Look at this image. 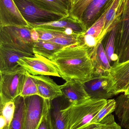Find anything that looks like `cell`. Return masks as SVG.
<instances>
[{"label":"cell","mask_w":129,"mask_h":129,"mask_svg":"<svg viewBox=\"0 0 129 129\" xmlns=\"http://www.w3.org/2000/svg\"><path fill=\"white\" fill-rule=\"evenodd\" d=\"M124 0H114L105 18V31L107 33L113 23L121 16Z\"/></svg>","instance_id":"26"},{"label":"cell","mask_w":129,"mask_h":129,"mask_svg":"<svg viewBox=\"0 0 129 129\" xmlns=\"http://www.w3.org/2000/svg\"><path fill=\"white\" fill-rule=\"evenodd\" d=\"M7 26L33 28L24 19L13 0H0V27Z\"/></svg>","instance_id":"9"},{"label":"cell","mask_w":129,"mask_h":129,"mask_svg":"<svg viewBox=\"0 0 129 129\" xmlns=\"http://www.w3.org/2000/svg\"><path fill=\"white\" fill-rule=\"evenodd\" d=\"M17 63L29 74L33 76H53L61 77L57 68L52 61L39 54L24 57L19 59Z\"/></svg>","instance_id":"7"},{"label":"cell","mask_w":129,"mask_h":129,"mask_svg":"<svg viewBox=\"0 0 129 129\" xmlns=\"http://www.w3.org/2000/svg\"><path fill=\"white\" fill-rule=\"evenodd\" d=\"M24 99L25 111L23 129H38L44 114L45 99L34 95Z\"/></svg>","instance_id":"8"},{"label":"cell","mask_w":129,"mask_h":129,"mask_svg":"<svg viewBox=\"0 0 129 129\" xmlns=\"http://www.w3.org/2000/svg\"><path fill=\"white\" fill-rule=\"evenodd\" d=\"M70 104L63 95L50 101L49 114L52 129H66L63 110Z\"/></svg>","instance_id":"16"},{"label":"cell","mask_w":129,"mask_h":129,"mask_svg":"<svg viewBox=\"0 0 129 129\" xmlns=\"http://www.w3.org/2000/svg\"><path fill=\"white\" fill-rule=\"evenodd\" d=\"M13 1L24 19L31 25L54 22L68 16L45 10L30 0Z\"/></svg>","instance_id":"5"},{"label":"cell","mask_w":129,"mask_h":129,"mask_svg":"<svg viewBox=\"0 0 129 129\" xmlns=\"http://www.w3.org/2000/svg\"><path fill=\"white\" fill-rule=\"evenodd\" d=\"M34 54L24 53L0 45V71L10 70L19 66V59Z\"/></svg>","instance_id":"19"},{"label":"cell","mask_w":129,"mask_h":129,"mask_svg":"<svg viewBox=\"0 0 129 129\" xmlns=\"http://www.w3.org/2000/svg\"><path fill=\"white\" fill-rule=\"evenodd\" d=\"M93 0H79L69 9V16L81 21L84 11Z\"/></svg>","instance_id":"29"},{"label":"cell","mask_w":129,"mask_h":129,"mask_svg":"<svg viewBox=\"0 0 129 129\" xmlns=\"http://www.w3.org/2000/svg\"><path fill=\"white\" fill-rule=\"evenodd\" d=\"M41 7L69 16V6L63 0H30Z\"/></svg>","instance_id":"23"},{"label":"cell","mask_w":129,"mask_h":129,"mask_svg":"<svg viewBox=\"0 0 129 129\" xmlns=\"http://www.w3.org/2000/svg\"><path fill=\"white\" fill-rule=\"evenodd\" d=\"M79 1V0H69V9H70V8L72 7L73 5H74Z\"/></svg>","instance_id":"36"},{"label":"cell","mask_w":129,"mask_h":129,"mask_svg":"<svg viewBox=\"0 0 129 129\" xmlns=\"http://www.w3.org/2000/svg\"><path fill=\"white\" fill-rule=\"evenodd\" d=\"M116 99H108L105 106L101 109L97 114L94 117L91 123H98L113 112H115L116 108Z\"/></svg>","instance_id":"28"},{"label":"cell","mask_w":129,"mask_h":129,"mask_svg":"<svg viewBox=\"0 0 129 129\" xmlns=\"http://www.w3.org/2000/svg\"><path fill=\"white\" fill-rule=\"evenodd\" d=\"M33 28L50 29L64 32L68 35H81L86 31L82 22L74 19L69 16L61 19L44 23L32 25Z\"/></svg>","instance_id":"12"},{"label":"cell","mask_w":129,"mask_h":129,"mask_svg":"<svg viewBox=\"0 0 129 129\" xmlns=\"http://www.w3.org/2000/svg\"><path fill=\"white\" fill-rule=\"evenodd\" d=\"M116 95L124 93L129 84V60L114 64L108 70Z\"/></svg>","instance_id":"14"},{"label":"cell","mask_w":129,"mask_h":129,"mask_svg":"<svg viewBox=\"0 0 129 129\" xmlns=\"http://www.w3.org/2000/svg\"><path fill=\"white\" fill-rule=\"evenodd\" d=\"M27 71L21 66L0 71V105L20 96Z\"/></svg>","instance_id":"3"},{"label":"cell","mask_w":129,"mask_h":129,"mask_svg":"<svg viewBox=\"0 0 129 129\" xmlns=\"http://www.w3.org/2000/svg\"><path fill=\"white\" fill-rule=\"evenodd\" d=\"M31 35L32 39L34 43L38 41L39 40V35L35 28H33L31 29Z\"/></svg>","instance_id":"34"},{"label":"cell","mask_w":129,"mask_h":129,"mask_svg":"<svg viewBox=\"0 0 129 129\" xmlns=\"http://www.w3.org/2000/svg\"><path fill=\"white\" fill-rule=\"evenodd\" d=\"M14 101L16 106L15 113L9 129H23L25 111V99L23 97L19 96Z\"/></svg>","instance_id":"25"},{"label":"cell","mask_w":129,"mask_h":129,"mask_svg":"<svg viewBox=\"0 0 129 129\" xmlns=\"http://www.w3.org/2000/svg\"><path fill=\"white\" fill-rule=\"evenodd\" d=\"M63 47L55 43L39 40L33 45V54H39L48 59Z\"/></svg>","instance_id":"24"},{"label":"cell","mask_w":129,"mask_h":129,"mask_svg":"<svg viewBox=\"0 0 129 129\" xmlns=\"http://www.w3.org/2000/svg\"><path fill=\"white\" fill-rule=\"evenodd\" d=\"M30 76L36 83L41 97L52 101L63 95L60 86L48 76Z\"/></svg>","instance_id":"17"},{"label":"cell","mask_w":129,"mask_h":129,"mask_svg":"<svg viewBox=\"0 0 129 129\" xmlns=\"http://www.w3.org/2000/svg\"><path fill=\"white\" fill-rule=\"evenodd\" d=\"M60 87L63 95L71 104L79 103L90 99L83 83L79 80L66 82Z\"/></svg>","instance_id":"18"},{"label":"cell","mask_w":129,"mask_h":129,"mask_svg":"<svg viewBox=\"0 0 129 129\" xmlns=\"http://www.w3.org/2000/svg\"><path fill=\"white\" fill-rule=\"evenodd\" d=\"M102 41L98 44L91 56L94 66V70L106 71L111 68V65L105 53Z\"/></svg>","instance_id":"22"},{"label":"cell","mask_w":129,"mask_h":129,"mask_svg":"<svg viewBox=\"0 0 129 129\" xmlns=\"http://www.w3.org/2000/svg\"><path fill=\"white\" fill-rule=\"evenodd\" d=\"M32 28L17 26L0 27V45L21 52L34 54V42L31 35Z\"/></svg>","instance_id":"4"},{"label":"cell","mask_w":129,"mask_h":129,"mask_svg":"<svg viewBox=\"0 0 129 129\" xmlns=\"http://www.w3.org/2000/svg\"><path fill=\"white\" fill-rule=\"evenodd\" d=\"M115 114L120 125L125 129H129V98L122 94L116 99Z\"/></svg>","instance_id":"21"},{"label":"cell","mask_w":129,"mask_h":129,"mask_svg":"<svg viewBox=\"0 0 129 129\" xmlns=\"http://www.w3.org/2000/svg\"><path fill=\"white\" fill-rule=\"evenodd\" d=\"M129 43V0H124L115 44V55L118 59Z\"/></svg>","instance_id":"11"},{"label":"cell","mask_w":129,"mask_h":129,"mask_svg":"<svg viewBox=\"0 0 129 129\" xmlns=\"http://www.w3.org/2000/svg\"><path fill=\"white\" fill-rule=\"evenodd\" d=\"M120 21V17L115 20L105 35L107 38L104 50L111 64L113 62L114 64L117 62V59L115 55V44Z\"/></svg>","instance_id":"20"},{"label":"cell","mask_w":129,"mask_h":129,"mask_svg":"<svg viewBox=\"0 0 129 129\" xmlns=\"http://www.w3.org/2000/svg\"><path fill=\"white\" fill-rule=\"evenodd\" d=\"M50 101L45 99V107L41 121L38 129H52L49 114Z\"/></svg>","instance_id":"32"},{"label":"cell","mask_w":129,"mask_h":129,"mask_svg":"<svg viewBox=\"0 0 129 129\" xmlns=\"http://www.w3.org/2000/svg\"><path fill=\"white\" fill-rule=\"evenodd\" d=\"M0 105L1 116L4 117L6 123V126L4 129H9L15 113V102L14 101H10Z\"/></svg>","instance_id":"27"},{"label":"cell","mask_w":129,"mask_h":129,"mask_svg":"<svg viewBox=\"0 0 129 129\" xmlns=\"http://www.w3.org/2000/svg\"><path fill=\"white\" fill-rule=\"evenodd\" d=\"M34 95L40 96L35 82L30 74L27 72L25 80L20 96L25 98Z\"/></svg>","instance_id":"30"},{"label":"cell","mask_w":129,"mask_h":129,"mask_svg":"<svg viewBox=\"0 0 129 129\" xmlns=\"http://www.w3.org/2000/svg\"><path fill=\"white\" fill-rule=\"evenodd\" d=\"M105 129H122V127L120 125L117 124L115 120L108 124Z\"/></svg>","instance_id":"35"},{"label":"cell","mask_w":129,"mask_h":129,"mask_svg":"<svg viewBox=\"0 0 129 129\" xmlns=\"http://www.w3.org/2000/svg\"><path fill=\"white\" fill-rule=\"evenodd\" d=\"M129 60V43L125 50L116 63L124 62ZM116 64V63H115Z\"/></svg>","instance_id":"33"},{"label":"cell","mask_w":129,"mask_h":129,"mask_svg":"<svg viewBox=\"0 0 129 129\" xmlns=\"http://www.w3.org/2000/svg\"><path fill=\"white\" fill-rule=\"evenodd\" d=\"M34 28L39 35V40L53 42L63 47L79 45L80 35H68L64 32L50 29Z\"/></svg>","instance_id":"13"},{"label":"cell","mask_w":129,"mask_h":129,"mask_svg":"<svg viewBox=\"0 0 129 129\" xmlns=\"http://www.w3.org/2000/svg\"><path fill=\"white\" fill-rule=\"evenodd\" d=\"M49 59L57 68L61 77L66 82L76 80L85 82L91 78L94 70L89 50L83 45L64 47Z\"/></svg>","instance_id":"1"},{"label":"cell","mask_w":129,"mask_h":129,"mask_svg":"<svg viewBox=\"0 0 129 129\" xmlns=\"http://www.w3.org/2000/svg\"><path fill=\"white\" fill-rule=\"evenodd\" d=\"M108 10L85 33L79 36V45L87 48L91 54L98 44L104 39L107 33L105 31L104 25L105 18Z\"/></svg>","instance_id":"10"},{"label":"cell","mask_w":129,"mask_h":129,"mask_svg":"<svg viewBox=\"0 0 129 129\" xmlns=\"http://www.w3.org/2000/svg\"><path fill=\"white\" fill-rule=\"evenodd\" d=\"M123 94L127 97L129 98V84L127 86L125 92L123 93Z\"/></svg>","instance_id":"37"},{"label":"cell","mask_w":129,"mask_h":129,"mask_svg":"<svg viewBox=\"0 0 129 129\" xmlns=\"http://www.w3.org/2000/svg\"><path fill=\"white\" fill-rule=\"evenodd\" d=\"M83 83L91 99L108 100L116 95L113 80L108 71L94 70L91 78Z\"/></svg>","instance_id":"6"},{"label":"cell","mask_w":129,"mask_h":129,"mask_svg":"<svg viewBox=\"0 0 129 129\" xmlns=\"http://www.w3.org/2000/svg\"><path fill=\"white\" fill-rule=\"evenodd\" d=\"M107 100L89 99L63 109L66 129H80L91 122Z\"/></svg>","instance_id":"2"},{"label":"cell","mask_w":129,"mask_h":129,"mask_svg":"<svg viewBox=\"0 0 129 129\" xmlns=\"http://www.w3.org/2000/svg\"><path fill=\"white\" fill-rule=\"evenodd\" d=\"M114 0H93L83 13L81 19L88 30L108 10ZM86 30V31H87Z\"/></svg>","instance_id":"15"},{"label":"cell","mask_w":129,"mask_h":129,"mask_svg":"<svg viewBox=\"0 0 129 129\" xmlns=\"http://www.w3.org/2000/svg\"><path fill=\"white\" fill-rule=\"evenodd\" d=\"M63 1H64L66 2H67V3H68L69 5V0H63Z\"/></svg>","instance_id":"38"},{"label":"cell","mask_w":129,"mask_h":129,"mask_svg":"<svg viewBox=\"0 0 129 129\" xmlns=\"http://www.w3.org/2000/svg\"><path fill=\"white\" fill-rule=\"evenodd\" d=\"M115 120L114 116L111 114L105 117L100 122L90 123L80 129H105L108 124Z\"/></svg>","instance_id":"31"}]
</instances>
